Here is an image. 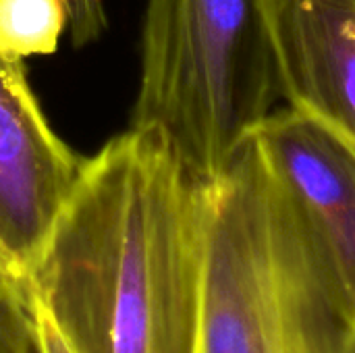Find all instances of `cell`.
Instances as JSON below:
<instances>
[{"instance_id": "obj_1", "label": "cell", "mask_w": 355, "mask_h": 353, "mask_svg": "<svg viewBox=\"0 0 355 353\" xmlns=\"http://www.w3.org/2000/svg\"><path fill=\"white\" fill-rule=\"evenodd\" d=\"M75 353H202L204 187L152 129L81 160L33 266Z\"/></svg>"}, {"instance_id": "obj_2", "label": "cell", "mask_w": 355, "mask_h": 353, "mask_svg": "<svg viewBox=\"0 0 355 353\" xmlns=\"http://www.w3.org/2000/svg\"><path fill=\"white\" fill-rule=\"evenodd\" d=\"M202 187V353L318 352L347 312L254 137Z\"/></svg>"}, {"instance_id": "obj_3", "label": "cell", "mask_w": 355, "mask_h": 353, "mask_svg": "<svg viewBox=\"0 0 355 353\" xmlns=\"http://www.w3.org/2000/svg\"><path fill=\"white\" fill-rule=\"evenodd\" d=\"M279 98L260 0H148L131 129L160 133L193 179H216Z\"/></svg>"}, {"instance_id": "obj_4", "label": "cell", "mask_w": 355, "mask_h": 353, "mask_svg": "<svg viewBox=\"0 0 355 353\" xmlns=\"http://www.w3.org/2000/svg\"><path fill=\"white\" fill-rule=\"evenodd\" d=\"M254 141L355 320V154L329 129L291 108L275 110Z\"/></svg>"}, {"instance_id": "obj_5", "label": "cell", "mask_w": 355, "mask_h": 353, "mask_svg": "<svg viewBox=\"0 0 355 353\" xmlns=\"http://www.w3.org/2000/svg\"><path fill=\"white\" fill-rule=\"evenodd\" d=\"M81 160L54 133L23 62L0 56V248L27 279Z\"/></svg>"}, {"instance_id": "obj_6", "label": "cell", "mask_w": 355, "mask_h": 353, "mask_svg": "<svg viewBox=\"0 0 355 353\" xmlns=\"http://www.w3.org/2000/svg\"><path fill=\"white\" fill-rule=\"evenodd\" d=\"M281 98L355 154V0H260Z\"/></svg>"}, {"instance_id": "obj_7", "label": "cell", "mask_w": 355, "mask_h": 353, "mask_svg": "<svg viewBox=\"0 0 355 353\" xmlns=\"http://www.w3.org/2000/svg\"><path fill=\"white\" fill-rule=\"evenodd\" d=\"M67 25V0H0V56L23 62L52 54Z\"/></svg>"}, {"instance_id": "obj_8", "label": "cell", "mask_w": 355, "mask_h": 353, "mask_svg": "<svg viewBox=\"0 0 355 353\" xmlns=\"http://www.w3.org/2000/svg\"><path fill=\"white\" fill-rule=\"evenodd\" d=\"M0 353H42L27 279L0 281Z\"/></svg>"}, {"instance_id": "obj_9", "label": "cell", "mask_w": 355, "mask_h": 353, "mask_svg": "<svg viewBox=\"0 0 355 353\" xmlns=\"http://www.w3.org/2000/svg\"><path fill=\"white\" fill-rule=\"evenodd\" d=\"M69 27L75 46H83L100 37L106 27L102 0H67Z\"/></svg>"}, {"instance_id": "obj_10", "label": "cell", "mask_w": 355, "mask_h": 353, "mask_svg": "<svg viewBox=\"0 0 355 353\" xmlns=\"http://www.w3.org/2000/svg\"><path fill=\"white\" fill-rule=\"evenodd\" d=\"M29 283V281H27ZM31 291V287H29ZM31 310H33V322H35V333H37V343L42 353H75L71 350L69 341L64 335L58 331L54 320L50 318L48 310L42 306V302L33 295L31 291Z\"/></svg>"}, {"instance_id": "obj_11", "label": "cell", "mask_w": 355, "mask_h": 353, "mask_svg": "<svg viewBox=\"0 0 355 353\" xmlns=\"http://www.w3.org/2000/svg\"><path fill=\"white\" fill-rule=\"evenodd\" d=\"M316 353H355V320L347 314L339 316L324 333Z\"/></svg>"}, {"instance_id": "obj_12", "label": "cell", "mask_w": 355, "mask_h": 353, "mask_svg": "<svg viewBox=\"0 0 355 353\" xmlns=\"http://www.w3.org/2000/svg\"><path fill=\"white\" fill-rule=\"evenodd\" d=\"M0 279H4V281H10V279H23V277L15 270V266L10 264V260L6 258V254L2 252V248H0Z\"/></svg>"}, {"instance_id": "obj_13", "label": "cell", "mask_w": 355, "mask_h": 353, "mask_svg": "<svg viewBox=\"0 0 355 353\" xmlns=\"http://www.w3.org/2000/svg\"><path fill=\"white\" fill-rule=\"evenodd\" d=\"M0 281H4V279H0Z\"/></svg>"}]
</instances>
